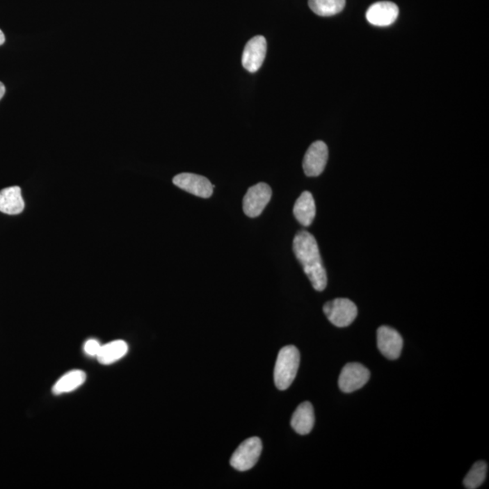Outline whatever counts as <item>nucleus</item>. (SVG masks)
<instances>
[{
	"label": "nucleus",
	"instance_id": "nucleus-10",
	"mask_svg": "<svg viewBox=\"0 0 489 489\" xmlns=\"http://www.w3.org/2000/svg\"><path fill=\"white\" fill-rule=\"evenodd\" d=\"M266 55V40L262 35H257L248 42L242 56L243 67L255 73L259 70Z\"/></svg>",
	"mask_w": 489,
	"mask_h": 489
},
{
	"label": "nucleus",
	"instance_id": "nucleus-16",
	"mask_svg": "<svg viewBox=\"0 0 489 489\" xmlns=\"http://www.w3.org/2000/svg\"><path fill=\"white\" fill-rule=\"evenodd\" d=\"M128 350V344L125 341L116 340L102 346L100 352L96 357L102 364H112L125 357Z\"/></svg>",
	"mask_w": 489,
	"mask_h": 489
},
{
	"label": "nucleus",
	"instance_id": "nucleus-3",
	"mask_svg": "<svg viewBox=\"0 0 489 489\" xmlns=\"http://www.w3.org/2000/svg\"><path fill=\"white\" fill-rule=\"evenodd\" d=\"M262 449L259 438L253 437L244 440L233 453L230 461L231 467L239 471L251 470L259 461Z\"/></svg>",
	"mask_w": 489,
	"mask_h": 489
},
{
	"label": "nucleus",
	"instance_id": "nucleus-17",
	"mask_svg": "<svg viewBox=\"0 0 489 489\" xmlns=\"http://www.w3.org/2000/svg\"><path fill=\"white\" fill-rule=\"evenodd\" d=\"M308 5L318 16L331 17L343 11L346 0H309Z\"/></svg>",
	"mask_w": 489,
	"mask_h": 489
},
{
	"label": "nucleus",
	"instance_id": "nucleus-1",
	"mask_svg": "<svg viewBox=\"0 0 489 489\" xmlns=\"http://www.w3.org/2000/svg\"><path fill=\"white\" fill-rule=\"evenodd\" d=\"M293 250L314 289L325 290L327 275L314 237L307 231H300L294 239Z\"/></svg>",
	"mask_w": 489,
	"mask_h": 489
},
{
	"label": "nucleus",
	"instance_id": "nucleus-19",
	"mask_svg": "<svg viewBox=\"0 0 489 489\" xmlns=\"http://www.w3.org/2000/svg\"><path fill=\"white\" fill-rule=\"evenodd\" d=\"M101 347V344L99 343L97 340H95V339H90V340L87 341L85 344L83 349H85L86 355L97 356L99 352H100Z\"/></svg>",
	"mask_w": 489,
	"mask_h": 489
},
{
	"label": "nucleus",
	"instance_id": "nucleus-11",
	"mask_svg": "<svg viewBox=\"0 0 489 489\" xmlns=\"http://www.w3.org/2000/svg\"><path fill=\"white\" fill-rule=\"evenodd\" d=\"M399 16L398 6L394 2L374 3L366 12V19L371 25L387 26L394 24Z\"/></svg>",
	"mask_w": 489,
	"mask_h": 489
},
{
	"label": "nucleus",
	"instance_id": "nucleus-7",
	"mask_svg": "<svg viewBox=\"0 0 489 489\" xmlns=\"http://www.w3.org/2000/svg\"><path fill=\"white\" fill-rule=\"evenodd\" d=\"M328 161V147L322 141L312 143L305 152L303 169L305 175L317 177L323 173Z\"/></svg>",
	"mask_w": 489,
	"mask_h": 489
},
{
	"label": "nucleus",
	"instance_id": "nucleus-8",
	"mask_svg": "<svg viewBox=\"0 0 489 489\" xmlns=\"http://www.w3.org/2000/svg\"><path fill=\"white\" fill-rule=\"evenodd\" d=\"M173 183L182 190L203 199L211 197L214 189L208 179L194 173L179 174L174 177Z\"/></svg>",
	"mask_w": 489,
	"mask_h": 489
},
{
	"label": "nucleus",
	"instance_id": "nucleus-9",
	"mask_svg": "<svg viewBox=\"0 0 489 489\" xmlns=\"http://www.w3.org/2000/svg\"><path fill=\"white\" fill-rule=\"evenodd\" d=\"M377 346L380 353L389 360H396L401 356L403 339L399 332L392 327L380 326L377 331Z\"/></svg>",
	"mask_w": 489,
	"mask_h": 489
},
{
	"label": "nucleus",
	"instance_id": "nucleus-12",
	"mask_svg": "<svg viewBox=\"0 0 489 489\" xmlns=\"http://www.w3.org/2000/svg\"><path fill=\"white\" fill-rule=\"evenodd\" d=\"M314 421L316 418L313 405L309 401H305L296 408L291 419V426L296 433L307 435L313 430Z\"/></svg>",
	"mask_w": 489,
	"mask_h": 489
},
{
	"label": "nucleus",
	"instance_id": "nucleus-6",
	"mask_svg": "<svg viewBox=\"0 0 489 489\" xmlns=\"http://www.w3.org/2000/svg\"><path fill=\"white\" fill-rule=\"evenodd\" d=\"M370 371L365 366L358 362H350L342 370L338 385L344 394H351L362 388L370 380Z\"/></svg>",
	"mask_w": 489,
	"mask_h": 489
},
{
	"label": "nucleus",
	"instance_id": "nucleus-20",
	"mask_svg": "<svg viewBox=\"0 0 489 489\" xmlns=\"http://www.w3.org/2000/svg\"><path fill=\"white\" fill-rule=\"evenodd\" d=\"M6 92V88L5 86L3 85L1 82H0V100L3 98V96H4Z\"/></svg>",
	"mask_w": 489,
	"mask_h": 489
},
{
	"label": "nucleus",
	"instance_id": "nucleus-21",
	"mask_svg": "<svg viewBox=\"0 0 489 489\" xmlns=\"http://www.w3.org/2000/svg\"><path fill=\"white\" fill-rule=\"evenodd\" d=\"M4 43H5L4 33H3L2 30L0 29V46H1V45L4 44Z\"/></svg>",
	"mask_w": 489,
	"mask_h": 489
},
{
	"label": "nucleus",
	"instance_id": "nucleus-13",
	"mask_svg": "<svg viewBox=\"0 0 489 489\" xmlns=\"http://www.w3.org/2000/svg\"><path fill=\"white\" fill-rule=\"evenodd\" d=\"M25 209L21 189L19 186L8 187L0 191V212L8 215H17Z\"/></svg>",
	"mask_w": 489,
	"mask_h": 489
},
{
	"label": "nucleus",
	"instance_id": "nucleus-18",
	"mask_svg": "<svg viewBox=\"0 0 489 489\" xmlns=\"http://www.w3.org/2000/svg\"><path fill=\"white\" fill-rule=\"evenodd\" d=\"M488 464L485 461H479L474 464L464 479V487L467 489L479 488L487 478Z\"/></svg>",
	"mask_w": 489,
	"mask_h": 489
},
{
	"label": "nucleus",
	"instance_id": "nucleus-5",
	"mask_svg": "<svg viewBox=\"0 0 489 489\" xmlns=\"http://www.w3.org/2000/svg\"><path fill=\"white\" fill-rule=\"evenodd\" d=\"M272 190L266 183L260 182L248 189L243 199V211L248 217L261 215L271 200Z\"/></svg>",
	"mask_w": 489,
	"mask_h": 489
},
{
	"label": "nucleus",
	"instance_id": "nucleus-2",
	"mask_svg": "<svg viewBox=\"0 0 489 489\" xmlns=\"http://www.w3.org/2000/svg\"><path fill=\"white\" fill-rule=\"evenodd\" d=\"M300 353L296 346H287L279 351L274 370L275 386L280 391L289 388L298 374Z\"/></svg>",
	"mask_w": 489,
	"mask_h": 489
},
{
	"label": "nucleus",
	"instance_id": "nucleus-15",
	"mask_svg": "<svg viewBox=\"0 0 489 489\" xmlns=\"http://www.w3.org/2000/svg\"><path fill=\"white\" fill-rule=\"evenodd\" d=\"M86 374L85 371L81 370H74L69 371L64 376L60 378L58 382L54 385L52 392L55 395L68 394L79 388L85 383Z\"/></svg>",
	"mask_w": 489,
	"mask_h": 489
},
{
	"label": "nucleus",
	"instance_id": "nucleus-14",
	"mask_svg": "<svg viewBox=\"0 0 489 489\" xmlns=\"http://www.w3.org/2000/svg\"><path fill=\"white\" fill-rule=\"evenodd\" d=\"M316 207L311 192L304 191L294 206V215L296 221L304 227H309L316 218Z\"/></svg>",
	"mask_w": 489,
	"mask_h": 489
},
{
	"label": "nucleus",
	"instance_id": "nucleus-4",
	"mask_svg": "<svg viewBox=\"0 0 489 489\" xmlns=\"http://www.w3.org/2000/svg\"><path fill=\"white\" fill-rule=\"evenodd\" d=\"M327 319L337 327L349 326L355 320L358 310L353 301L347 298H336L323 305Z\"/></svg>",
	"mask_w": 489,
	"mask_h": 489
}]
</instances>
